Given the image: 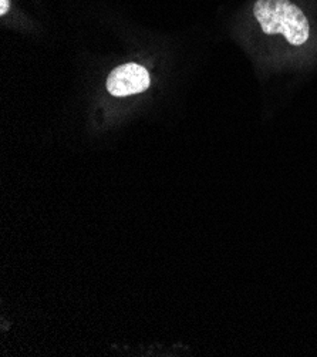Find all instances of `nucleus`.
<instances>
[{
    "label": "nucleus",
    "instance_id": "nucleus-2",
    "mask_svg": "<svg viewBox=\"0 0 317 357\" xmlns=\"http://www.w3.org/2000/svg\"><path fill=\"white\" fill-rule=\"evenodd\" d=\"M150 75L146 67L127 63L114 68L107 79V90L111 96L125 97L143 93L150 87Z\"/></svg>",
    "mask_w": 317,
    "mask_h": 357
},
{
    "label": "nucleus",
    "instance_id": "nucleus-1",
    "mask_svg": "<svg viewBox=\"0 0 317 357\" xmlns=\"http://www.w3.org/2000/svg\"><path fill=\"white\" fill-rule=\"evenodd\" d=\"M254 16L266 34L285 36L293 46H302L309 39V20L289 0H258L254 6Z\"/></svg>",
    "mask_w": 317,
    "mask_h": 357
},
{
    "label": "nucleus",
    "instance_id": "nucleus-3",
    "mask_svg": "<svg viewBox=\"0 0 317 357\" xmlns=\"http://www.w3.org/2000/svg\"><path fill=\"white\" fill-rule=\"evenodd\" d=\"M10 8V0H0V15L5 16L9 12Z\"/></svg>",
    "mask_w": 317,
    "mask_h": 357
}]
</instances>
